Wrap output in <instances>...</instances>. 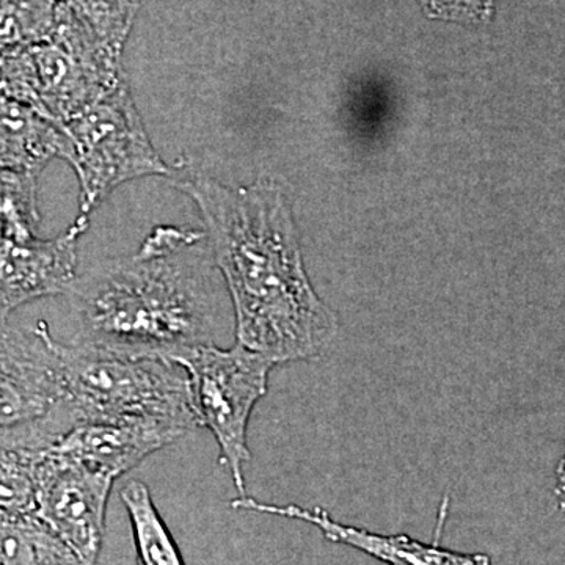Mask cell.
I'll return each mask as SVG.
<instances>
[{"label":"cell","mask_w":565,"mask_h":565,"mask_svg":"<svg viewBox=\"0 0 565 565\" xmlns=\"http://www.w3.org/2000/svg\"><path fill=\"white\" fill-rule=\"evenodd\" d=\"M177 185L202 210L232 296L236 343L277 366L326 355L340 323L311 286L280 189L273 182L226 188L191 172L181 173Z\"/></svg>","instance_id":"6da1fadb"},{"label":"cell","mask_w":565,"mask_h":565,"mask_svg":"<svg viewBox=\"0 0 565 565\" xmlns=\"http://www.w3.org/2000/svg\"><path fill=\"white\" fill-rule=\"evenodd\" d=\"M217 270L203 233L156 228L136 255L76 281L77 343L166 359L215 344L223 310Z\"/></svg>","instance_id":"7a4b0ae2"},{"label":"cell","mask_w":565,"mask_h":565,"mask_svg":"<svg viewBox=\"0 0 565 565\" xmlns=\"http://www.w3.org/2000/svg\"><path fill=\"white\" fill-rule=\"evenodd\" d=\"M96 422H162L189 434L203 427L189 375L173 359L62 344L61 407L36 427L58 440L77 424Z\"/></svg>","instance_id":"3957f363"},{"label":"cell","mask_w":565,"mask_h":565,"mask_svg":"<svg viewBox=\"0 0 565 565\" xmlns=\"http://www.w3.org/2000/svg\"><path fill=\"white\" fill-rule=\"evenodd\" d=\"M114 482L54 445L2 444V514L35 516L88 565L102 555Z\"/></svg>","instance_id":"277c9868"},{"label":"cell","mask_w":565,"mask_h":565,"mask_svg":"<svg viewBox=\"0 0 565 565\" xmlns=\"http://www.w3.org/2000/svg\"><path fill=\"white\" fill-rule=\"evenodd\" d=\"M173 360L189 375L200 422L214 435L221 449V463L232 475L237 493L247 494L248 423L256 405L266 396L270 371L277 364L237 343L228 349L200 345Z\"/></svg>","instance_id":"5b68a950"},{"label":"cell","mask_w":565,"mask_h":565,"mask_svg":"<svg viewBox=\"0 0 565 565\" xmlns=\"http://www.w3.org/2000/svg\"><path fill=\"white\" fill-rule=\"evenodd\" d=\"M68 158L76 163L84 182L87 212L111 185L137 174L167 172L152 152L128 95L111 92L90 114L74 122L70 131Z\"/></svg>","instance_id":"8992f818"},{"label":"cell","mask_w":565,"mask_h":565,"mask_svg":"<svg viewBox=\"0 0 565 565\" xmlns=\"http://www.w3.org/2000/svg\"><path fill=\"white\" fill-rule=\"evenodd\" d=\"M2 429L50 422L62 403V344L40 321L29 332H2Z\"/></svg>","instance_id":"52a82bcc"},{"label":"cell","mask_w":565,"mask_h":565,"mask_svg":"<svg viewBox=\"0 0 565 565\" xmlns=\"http://www.w3.org/2000/svg\"><path fill=\"white\" fill-rule=\"evenodd\" d=\"M232 508L234 511L299 520L318 527L327 541L351 546L385 565H492L490 557L482 553L470 555V553L452 552L438 544V539L426 544L411 535L371 533L363 527L344 525L321 508L308 509L297 504L264 503L248 494H237V498L232 501Z\"/></svg>","instance_id":"ba28073f"},{"label":"cell","mask_w":565,"mask_h":565,"mask_svg":"<svg viewBox=\"0 0 565 565\" xmlns=\"http://www.w3.org/2000/svg\"><path fill=\"white\" fill-rule=\"evenodd\" d=\"M87 228L82 217L54 241L28 236L2 239V322L11 311L40 297L71 291L76 285L77 239Z\"/></svg>","instance_id":"9c48e42d"},{"label":"cell","mask_w":565,"mask_h":565,"mask_svg":"<svg viewBox=\"0 0 565 565\" xmlns=\"http://www.w3.org/2000/svg\"><path fill=\"white\" fill-rule=\"evenodd\" d=\"M188 434L180 426L162 422H96L77 424L54 446L76 462L117 481Z\"/></svg>","instance_id":"30bf717a"},{"label":"cell","mask_w":565,"mask_h":565,"mask_svg":"<svg viewBox=\"0 0 565 565\" xmlns=\"http://www.w3.org/2000/svg\"><path fill=\"white\" fill-rule=\"evenodd\" d=\"M68 141L35 115L13 103L3 104V162L31 182L52 154L68 156Z\"/></svg>","instance_id":"8fae6325"},{"label":"cell","mask_w":565,"mask_h":565,"mask_svg":"<svg viewBox=\"0 0 565 565\" xmlns=\"http://www.w3.org/2000/svg\"><path fill=\"white\" fill-rule=\"evenodd\" d=\"M120 494L131 523L137 565H185L148 486L131 479Z\"/></svg>","instance_id":"7c38bea8"},{"label":"cell","mask_w":565,"mask_h":565,"mask_svg":"<svg viewBox=\"0 0 565 565\" xmlns=\"http://www.w3.org/2000/svg\"><path fill=\"white\" fill-rule=\"evenodd\" d=\"M0 564L88 565L39 519L22 515L0 520Z\"/></svg>","instance_id":"4fadbf2b"},{"label":"cell","mask_w":565,"mask_h":565,"mask_svg":"<svg viewBox=\"0 0 565 565\" xmlns=\"http://www.w3.org/2000/svg\"><path fill=\"white\" fill-rule=\"evenodd\" d=\"M109 46L120 51L139 0H62Z\"/></svg>","instance_id":"5bb4252c"},{"label":"cell","mask_w":565,"mask_h":565,"mask_svg":"<svg viewBox=\"0 0 565 565\" xmlns=\"http://www.w3.org/2000/svg\"><path fill=\"white\" fill-rule=\"evenodd\" d=\"M427 17L435 20L484 24L492 18L497 0H418Z\"/></svg>","instance_id":"9a60e30c"},{"label":"cell","mask_w":565,"mask_h":565,"mask_svg":"<svg viewBox=\"0 0 565 565\" xmlns=\"http://www.w3.org/2000/svg\"><path fill=\"white\" fill-rule=\"evenodd\" d=\"M555 497L557 508L565 511V452L556 470Z\"/></svg>","instance_id":"2e32d148"}]
</instances>
